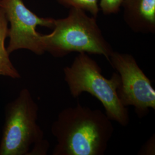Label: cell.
Returning <instances> with one entry per match:
<instances>
[{
	"mask_svg": "<svg viewBox=\"0 0 155 155\" xmlns=\"http://www.w3.org/2000/svg\"><path fill=\"white\" fill-rule=\"evenodd\" d=\"M95 18L87 16L81 9L70 8L66 17L55 19L51 33L42 35L45 52L55 58H63L72 52L96 54L104 56L109 61L114 50Z\"/></svg>",
	"mask_w": 155,
	"mask_h": 155,
	"instance_id": "2",
	"label": "cell"
},
{
	"mask_svg": "<svg viewBox=\"0 0 155 155\" xmlns=\"http://www.w3.org/2000/svg\"><path fill=\"white\" fill-rule=\"evenodd\" d=\"M8 33V20L5 12L0 7V76L19 79L20 74L12 64L5 45Z\"/></svg>",
	"mask_w": 155,
	"mask_h": 155,
	"instance_id": "8",
	"label": "cell"
},
{
	"mask_svg": "<svg viewBox=\"0 0 155 155\" xmlns=\"http://www.w3.org/2000/svg\"><path fill=\"white\" fill-rule=\"evenodd\" d=\"M53 155H104L114 132L105 113L80 103L60 111L51 128Z\"/></svg>",
	"mask_w": 155,
	"mask_h": 155,
	"instance_id": "1",
	"label": "cell"
},
{
	"mask_svg": "<svg viewBox=\"0 0 155 155\" xmlns=\"http://www.w3.org/2000/svg\"><path fill=\"white\" fill-rule=\"evenodd\" d=\"M124 20L135 33H155V0H124Z\"/></svg>",
	"mask_w": 155,
	"mask_h": 155,
	"instance_id": "7",
	"label": "cell"
},
{
	"mask_svg": "<svg viewBox=\"0 0 155 155\" xmlns=\"http://www.w3.org/2000/svg\"><path fill=\"white\" fill-rule=\"evenodd\" d=\"M124 0H100V6L105 15L117 13L120 10Z\"/></svg>",
	"mask_w": 155,
	"mask_h": 155,
	"instance_id": "10",
	"label": "cell"
},
{
	"mask_svg": "<svg viewBox=\"0 0 155 155\" xmlns=\"http://www.w3.org/2000/svg\"><path fill=\"white\" fill-rule=\"evenodd\" d=\"M39 106L28 89L5 107L0 155H45L50 144L37 123Z\"/></svg>",
	"mask_w": 155,
	"mask_h": 155,
	"instance_id": "3",
	"label": "cell"
},
{
	"mask_svg": "<svg viewBox=\"0 0 155 155\" xmlns=\"http://www.w3.org/2000/svg\"><path fill=\"white\" fill-rule=\"evenodd\" d=\"M61 5L68 8H75L90 12L94 17L98 15V0H56Z\"/></svg>",
	"mask_w": 155,
	"mask_h": 155,
	"instance_id": "9",
	"label": "cell"
},
{
	"mask_svg": "<svg viewBox=\"0 0 155 155\" xmlns=\"http://www.w3.org/2000/svg\"><path fill=\"white\" fill-rule=\"evenodd\" d=\"M109 63L120 75L117 94L123 106H133L140 118L146 116L150 109L155 110V90L134 56L114 51Z\"/></svg>",
	"mask_w": 155,
	"mask_h": 155,
	"instance_id": "5",
	"label": "cell"
},
{
	"mask_svg": "<svg viewBox=\"0 0 155 155\" xmlns=\"http://www.w3.org/2000/svg\"><path fill=\"white\" fill-rule=\"evenodd\" d=\"M140 155H155V135L153 134L143 145L138 152Z\"/></svg>",
	"mask_w": 155,
	"mask_h": 155,
	"instance_id": "11",
	"label": "cell"
},
{
	"mask_svg": "<svg viewBox=\"0 0 155 155\" xmlns=\"http://www.w3.org/2000/svg\"><path fill=\"white\" fill-rule=\"evenodd\" d=\"M63 72L73 98H77L83 93H88L99 100L111 121L122 127L129 124L128 109L123 106L117 94L120 84L117 72H113L110 78H106L97 62L86 53H78L71 66L64 68Z\"/></svg>",
	"mask_w": 155,
	"mask_h": 155,
	"instance_id": "4",
	"label": "cell"
},
{
	"mask_svg": "<svg viewBox=\"0 0 155 155\" xmlns=\"http://www.w3.org/2000/svg\"><path fill=\"white\" fill-rule=\"evenodd\" d=\"M0 7L11 24L8 33L10 40L6 48L9 54L25 49L38 55L44 54L42 34L37 32L36 27L40 25L52 29L55 19L37 16L26 7L22 0H0Z\"/></svg>",
	"mask_w": 155,
	"mask_h": 155,
	"instance_id": "6",
	"label": "cell"
}]
</instances>
